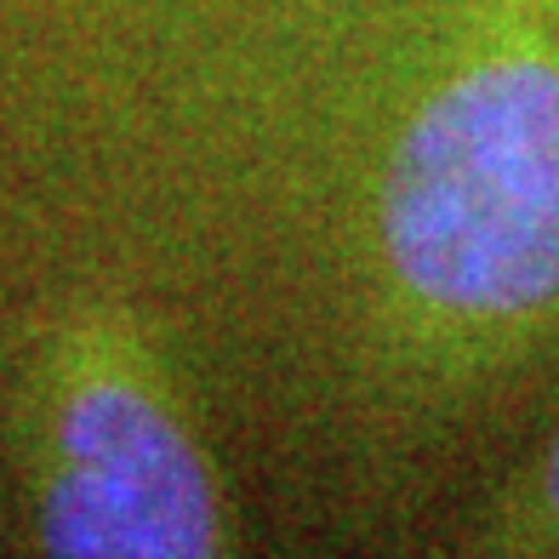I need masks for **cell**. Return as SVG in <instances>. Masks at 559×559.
Instances as JSON below:
<instances>
[{"mask_svg":"<svg viewBox=\"0 0 559 559\" xmlns=\"http://www.w3.org/2000/svg\"><path fill=\"white\" fill-rule=\"evenodd\" d=\"M383 325L435 377H474L559 325V0H451L377 138Z\"/></svg>","mask_w":559,"mask_h":559,"instance_id":"cell-1","label":"cell"},{"mask_svg":"<svg viewBox=\"0 0 559 559\" xmlns=\"http://www.w3.org/2000/svg\"><path fill=\"white\" fill-rule=\"evenodd\" d=\"M35 543L63 559H206L228 548L217 474L138 325L81 314L40 383Z\"/></svg>","mask_w":559,"mask_h":559,"instance_id":"cell-2","label":"cell"},{"mask_svg":"<svg viewBox=\"0 0 559 559\" xmlns=\"http://www.w3.org/2000/svg\"><path fill=\"white\" fill-rule=\"evenodd\" d=\"M486 548L497 554H559V435L543 445L514 486H508L502 508L486 525Z\"/></svg>","mask_w":559,"mask_h":559,"instance_id":"cell-3","label":"cell"}]
</instances>
